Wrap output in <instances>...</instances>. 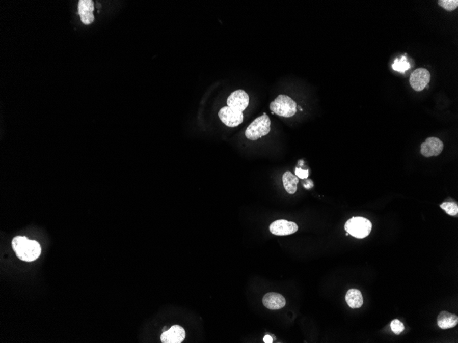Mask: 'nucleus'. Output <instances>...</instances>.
Returning <instances> with one entry per match:
<instances>
[{"instance_id": "0eeeda50", "label": "nucleus", "mask_w": 458, "mask_h": 343, "mask_svg": "<svg viewBox=\"0 0 458 343\" xmlns=\"http://www.w3.org/2000/svg\"><path fill=\"white\" fill-rule=\"evenodd\" d=\"M431 75L427 69H416L410 75V83L412 89L416 91H421L429 84Z\"/></svg>"}, {"instance_id": "f03ea898", "label": "nucleus", "mask_w": 458, "mask_h": 343, "mask_svg": "<svg viewBox=\"0 0 458 343\" xmlns=\"http://www.w3.org/2000/svg\"><path fill=\"white\" fill-rule=\"evenodd\" d=\"M297 105L290 97L279 95L270 104L272 114H276L283 118H291L297 112Z\"/></svg>"}, {"instance_id": "6ab92c4d", "label": "nucleus", "mask_w": 458, "mask_h": 343, "mask_svg": "<svg viewBox=\"0 0 458 343\" xmlns=\"http://www.w3.org/2000/svg\"><path fill=\"white\" fill-rule=\"evenodd\" d=\"M390 327H391L392 332L396 335L401 334L405 330V326H404L403 323L400 322L398 319H394L392 321L391 324H390Z\"/></svg>"}, {"instance_id": "9b49d317", "label": "nucleus", "mask_w": 458, "mask_h": 343, "mask_svg": "<svg viewBox=\"0 0 458 343\" xmlns=\"http://www.w3.org/2000/svg\"><path fill=\"white\" fill-rule=\"evenodd\" d=\"M94 10V2L91 0H80L78 3V13L81 21L85 25L91 24L94 22V15L93 12Z\"/></svg>"}, {"instance_id": "7ed1b4c3", "label": "nucleus", "mask_w": 458, "mask_h": 343, "mask_svg": "<svg viewBox=\"0 0 458 343\" xmlns=\"http://www.w3.org/2000/svg\"><path fill=\"white\" fill-rule=\"evenodd\" d=\"M271 121L265 113L256 118L245 131V136L249 140H257L267 135L271 132Z\"/></svg>"}, {"instance_id": "423d86ee", "label": "nucleus", "mask_w": 458, "mask_h": 343, "mask_svg": "<svg viewBox=\"0 0 458 343\" xmlns=\"http://www.w3.org/2000/svg\"><path fill=\"white\" fill-rule=\"evenodd\" d=\"M249 96L244 90H237L232 93L227 99V106L234 110L245 111L249 105Z\"/></svg>"}, {"instance_id": "f3484780", "label": "nucleus", "mask_w": 458, "mask_h": 343, "mask_svg": "<svg viewBox=\"0 0 458 343\" xmlns=\"http://www.w3.org/2000/svg\"><path fill=\"white\" fill-rule=\"evenodd\" d=\"M441 208L451 216H456L458 214L457 204L453 202H444L441 205Z\"/></svg>"}, {"instance_id": "ddd939ff", "label": "nucleus", "mask_w": 458, "mask_h": 343, "mask_svg": "<svg viewBox=\"0 0 458 343\" xmlns=\"http://www.w3.org/2000/svg\"><path fill=\"white\" fill-rule=\"evenodd\" d=\"M437 323L439 328L443 330H447L457 326L458 317L457 315L451 314L447 311H443L438 316Z\"/></svg>"}, {"instance_id": "1a4fd4ad", "label": "nucleus", "mask_w": 458, "mask_h": 343, "mask_svg": "<svg viewBox=\"0 0 458 343\" xmlns=\"http://www.w3.org/2000/svg\"><path fill=\"white\" fill-rule=\"evenodd\" d=\"M443 142L439 138L430 137L421 145L420 152L425 157L429 158L439 155L443 152Z\"/></svg>"}, {"instance_id": "f8f14e48", "label": "nucleus", "mask_w": 458, "mask_h": 343, "mask_svg": "<svg viewBox=\"0 0 458 343\" xmlns=\"http://www.w3.org/2000/svg\"><path fill=\"white\" fill-rule=\"evenodd\" d=\"M263 303L265 308L270 310H279L286 304V301L283 295L277 293H268L264 295Z\"/></svg>"}, {"instance_id": "412c9836", "label": "nucleus", "mask_w": 458, "mask_h": 343, "mask_svg": "<svg viewBox=\"0 0 458 343\" xmlns=\"http://www.w3.org/2000/svg\"><path fill=\"white\" fill-rule=\"evenodd\" d=\"M263 342L265 343H272L273 342V339L271 336H269V335H266V336H265L264 338H263Z\"/></svg>"}, {"instance_id": "4be33fe9", "label": "nucleus", "mask_w": 458, "mask_h": 343, "mask_svg": "<svg viewBox=\"0 0 458 343\" xmlns=\"http://www.w3.org/2000/svg\"><path fill=\"white\" fill-rule=\"evenodd\" d=\"M299 110L303 111V109L301 108V107H299Z\"/></svg>"}, {"instance_id": "dca6fc26", "label": "nucleus", "mask_w": 458, "mask_h": 343, "mask_svg": "<svg viewBox=\"0 0 458 343\" xmlns=\"http://www.w3.org/2000/svg\"><path fill=\"white\" fill-rule=\"evenodd\" d=\"M410 68V63H408L407 58L402 56L401 59H396L392 65V69L398 72L404 73Z\"/></svg>"}, {"instance_id": "39448f33", "label": "nucleus", "mask_w": 458, "mask_h": 343, "mask_svg": "<svg viewBox=\"0 0 458 343\" xmlns=\"http://www.w3.org/2000/svg\"><path fill=\"white\" fill-rule=\"evenodd\" d=\"M218 117L224 124L230 128L239 126L244 121L243 112L234 110L229 106L222 108L218 112Z\"/></svg>"}, {"instance_id": "4468645a", "label": "nucleus", "mask_w": 458, "mask_h": 343, "mask_svg": "<svg viewBox=\"0 0 458 343\" xmlns=\"http://www.w3.org/2000/svg\"><path fill=\"white\" fill-rule=\"evenodd\" d=\"M345 299L347 304L350 308L356 309L362 306L364 299H363L362 293L358 289H350L347 292Z\"/></svg>"}, {"instance_id": "a211bd4d", "label": "nucleus", "mask_w": 458, "mask_h": 343, "mask_svg": "<svg viewBox=\"0 0 458 343\" xmlns=\"http://www.w3.org/2000/svg\"><path fill=\"white\" fill-rule=\"evenodd\" d=\"M438 5L448 11H454L458 7L457 0H440Z\"/></svg>"}, {"instance_id": "5701e85b", "label": "nucleus", "mask_w": 458, "mask_h": 343, "mask_svg": "<svg viewBox=\"0 0 458 343\" xmlns=\"http://www.w3.org/2000/svg\"><path fill=\"white\" fill-rule=\"evenodd\" d=\"M348 235H349V234H348V233H347L346 234V236H348Z\"/></svg>"}, {"instance_id": "6e6552de", "label": "nucleus", "mask_w": 458, "mask_h": 343, "mask_svg": "<svg viewBox=\"0 0 458 343\" xmlns=\"http://www.w3.org/2000/svg\"><path fill=\"white\" fill-rule=\"evenodd\" d=\"M299 227L294 222L281 219L274 221L270 225V231L273 235L287 236L297 233Z\"/></svg>"}, {"instance_id": "aec40b11", "label": "nucleus", "mask_w": 458, "mask_h": 343, "mask_svg": "<svg viewBox=\"0 0 458 343\" xmlns=\"http://www.w3.org/2000/svg\"><path fill=\"white\" fill-rule=\"evenodd\" d=\"M295 174L297 177L301 178V179H306L309 176L308 170H303L301 168H297L295 170Z\"/></svg>"}, {"instance_id": "20e7f679", "label": "nucleus", "mask_w": 458, "mask_h": 343, "mask_svg": "<svg viewBox=\"0 0 458 343\" xmlns=\"http://www.w3.org/2000/svg\"><path fill=\"white\" fill-rule=\"evenodd\" d=\"M344 229L352 237L364 239L370 235L372 231V223L366 218L354 217L347 221Z\"/></svg>"}, {"instance_id": "2eb2a0df", "label": "nucleus", "mask_w": 458, "mask_h": 343, "mask_svg": "<svg viewBox=\"0 0 458 343\" xmlns=\"http://www.w3.org/2000/svg\"><path fill=\"white\" fill-rule=\"evenodd\" d=\"M299 178L294 176L290 172H286L283 176V183L285 190L289 194L293 195L297 190V184L299 183Z\"/></svg>"}, {"instance_id": "f257e3e1", "label": "nucleus", "mask_w": 458, "mask_h": 343, "mask_svg": "<svg viewBox=\"0 0 458 343\" xmlns=\"http://www.w3.org/2000/svg\"><path fill=\"white\" fill-rule=\"evenodd\" d=\"M12 247L17 256L21 261H35L41 254V248L39 243L31 241L25 237H16L12 241Z\"/></svg>"}, {"instance_id": "9d476101", "label": "nucleus", "mask_w": 458, "mask_h": 343, "mask_svg": "<svg viewBox=\"0 0 458 343\" xmlns=\"http://www.w3.org/2000/svg\"><path fill=\"white\" fill-rule=\"evenodd\" d=\"M185 331L182 327L173 326L163 333L160 340L163 343H180L185 340Z\"/></svg>"}]
</instances>
